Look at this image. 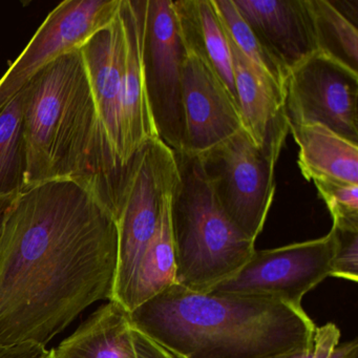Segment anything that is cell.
Instances as JSON below:
<instances>
[{
	"label": "cell",
	"mask_w": 358,
	"mask_h": 358,
	"mask_svg": "<svg viewBox=\"0 0 358 358\" xmlns=\"http://www.w3.org/2000/svg\"><path fill=\"white\" fill-rule=\"evenodd\" d=\"M118 231L92 180L24 188L0 234V347H45L87 307L112 301Z\"/></svg>",
	"instance_id": "obj_1"
},
{
	"label": "cell",
	"mask_w": 358,
	"mask_h": 358,
	"mask_svg": "<svg viewBox=\"0 0 358 358\" xmlns=\"http://www.w3.org/2000/svg\"><path fill=\"white\" fill-rule=\"evenodd\" d=\"M129 320L179 358H278L311 347L317 328L303 307L272 297L177 284L138 306Z\"/></svg>",
	"instance_id": "obj_2"
},
{
	"label": "cell",
	"mask_w": 358,
	"mask_h": 358,
	"mask_svg": "<svg viewBox=\"0 0 358 358\" xmlns=\"http://www.w3.org/2000/svg\"><path fill=\"white\" fill-rule=\"evenodd\" d=\"M24 131V188L59 179H108L116 173L80 49L56 58L26 85Z\"/></svg>",
	"instance_id": "obj_3"
},
{
	"label": "cell",
	"mask_w": 358,
	"mask_h": 358,
	"mask_svg": "<svg viewBox=\"0 0 358 358\" xmlns=\"http://www.w3.org/2000/svg\"><path fill=\"white\" fill-rule=\"evenodd\" d=\"M171 223L176 255L175 284L196 292L238 272L255 252V242L224 213L200 160L175 154Z\"/></svg>",
	"instance_id": "obj_4"
},
{
	"label": "cell",
	"mask_w": 358,
	"mask_h": 358,
	"mask_svg": "<svg viewBox=\"0 0 358 358\" xmlns=\"http://www.w3.org/2000/svg\"><path fill=\"white\" fill-rule=\"evenodd\" d=\"M175 152L158 137L146 141L104 190L118 231L112 301L131 311L144 255L156 234L165 196L177 180Z\"/></svg>",
	"instance_id": "obj_5"
},
{
	"label": "cell",
	"mask_w": 358,
	"mask_h": 358,
	"mask_svg": "<svg viewBox=\"0 0 358 358\" xmlns=\"http://www.w3.org/2000/svg\"><path fill=\"white\" fill-rule=\"evenodd\" d=\"M140 26L144 87L159 139L175 154L184 139L183 41L173 0H134Z\"/></svg>",
	"instance_id": "obj_6"
},
{
	"label": "cell",
	"mask_w": 358,
	"mask_h": 358,
	"mask_svg": "<svg viewBox=\"0 0 358 358\" xmlns=\"http://www.w3.org/2000/svg\"><path fill=\"white\" fill-rule=\"evenodd\" d=\"M282 150L259 146L242 129L198 158L230 221L255 243L275 196V166Z\"/></svg>",
	"instance_id": "obj_7"
},
{
	"label": "cell",
	"mask_w": 358,
	"mask_h": 358,
	"mask_svg": "<svg viewBox=\"0 0 358 358\" xmlns=\"http://www.w3.org/2000/svg\"><path fill=\"white\" fill-rule=\"evenodd\" d=\"M334 236L257 250L238 272L209 292L272 297L294 307L331 273Z\"/></svg>",
	"instance_id": "obj_8"
},
{
	"label": "cell",
	"mask_w": 358,
	"mask_h": 358,
	"mask_svg": "<svg viewBox=\"0 0 358 358\" xmlns=\"http://www.w3.org/2000/svg\"><path fill=\"white\" fill-rule=\"evenodd\" d=\"M288 124L318 123L358 144V73L316 51L289 72Z\"/></svg>",
	"instance_id": "obj_9"
},
{
	"label": "cell",
	"mask_w": 358,
	"mask_h": 358,
	"mask_svg": "<svg viewBox=\"0 0 358 358\" xmlns=\"http://www.w3.org/2000/svg\"><path fill=\"white\" fill-rule=\"evenodd\" d=\"M121 0H66L45 18L22 55L0 79V112L47 64L80 49L114 22Z\"/></svg>",
	"instance_id": "obj_10"
},
{
	"label": "cell",
	"mask_w": 358,
	"mask_h": 358,
	"mask_svg": "<svg viewBox=\"0 0 358 358\" xmlns=\"http://www.w3.org/2000/svg\"><path fill=\"white\" fill-rule=\"evenodd\" d=\"M184 49V139L180 152L201 158L245 127L238 103L213 69L194 50L185 45Z\"/></svg>",
	"instance_id": "obj_11"
},
{
	"label": "cell",
	"mask_w": 358,
	"mask_h": 358,
	"mask_svg": "<svg viewBox=\"0 0 358 358\" xmlns=\"http://www.w3.org/2000/svg\"><path fill=\"white\" fill-rule=\"evenodd\" d=\"M99 119L100 131L115 171L123 167V70L125 34L120 10L112 24L80 48Z\"/></svg>",
	"instance_id": "obj_12"
},
{
	"label": "cell",
	"mask_w": 358,
	"mask_h": 358,
	"mask_svg": "<svg viewBox=\"0 0 358 358\" xmlns=\"http://www.w3.org/2000/svg\"><path fill=\"white\" fill-rule=\"evenodd\" d=\"M269 55L289 74L316 52L307 0H232Z\"/></svg>",
	"instance_id": "obj_13"
},
{
	"label": "cell",
	"mask_w": 358,
	"mask_h": 358,
	"mask_svg": "<svg viewBox=\"0 0 358 358\" xmlns=\"http://www.w3.org/2000/svg\"><path fill=\"white\" fill-rule=\"evenodd\" d=\"M227 38L245 129L257 145L282 150L289 133L284 91L269 75L243 55L228 35Z\"/></svg>",
	"instance_id": "obj_14"
},
{
	"label": "cell",
	"mask_w": 358,
	"mask_h": 358,
	"mask_svg": "<svg viewBox=\"0 0 358 358\" xmlns=\"http://www.w3.org/2000/svg\"><path fill=\"white\" fill-rule=\"evenodd\" d=\"M120 16L125 34L123 70V118L124 148L123 166L131 157L152 138L158 137L152 122L144 87L140 26L134 0H121Z\"/></svg>",
	"instance_id": "obj_15"
},
{
	"label": "cell",
	"mask_w": 358,
	"mask_h": 358,
	"mask_svg": "<svg viewBox=\"0 0 358 358\" xmlns=\"http://www.w3.org/2000/svg\"><path fill=\"white\" fill-rule=\"evenodd\" d=\"M299 146L297 164L307 181L358 184V144L318 123L288 124Z\"/></svg>",
	"instance_id": "obj_16"
},
{
	"label": "cell",
	"mask_w": 358,
	"mask_h": 358,
	"mask_svg": "<svg viewBox=\"0 0 358 358\" xmlns=\"http://www.w3.org/2000/svg\"><path fill=\"white\" fill-rule=\"evenodd\" d=\"M52 352L54 358H137L129 312L108 301Z\"/></svg>",
	"instance_id": "obj_17"
},
{
	"label": "cell",
	"mask_w": 358,
	"mask_h": 358,
	"mask_svg": "<svg viewBox=\"0 0 358 358\" xmlns=\"http://www.w3.org/2000/svg\"><path fill=\"white\" fill-rule=\"evenodd\" d=\"M173 6L184 45L213 69L238 106L229 41L213 0H176Z\"/></svg>",
	"instance_id": "obj_18"
},
{
	"label": "cell",
	"mask_w": 358,
	"mask_h": 358,
	"mask_svg": "<svg viewBox=\"0 0 358 358\" xmlns=\"http://www.w3.org/2000/svg\"><path fill=\"white\" fill-rule=\"evenodd\" d=\"M171 194L173 189L165 196L156 234L144 255L131 299V311L175 284L176 255L171 223Z\"/></svg>",
	"instance_id": "obj_19"
},
{
	"label": "cell",
	"mask_w": 358,
	"mask_h": 358,
	"mask_svg": "<svg viewBox=\"0 0 358 358\" xmlns=\"http://www.w3.org/2000/svg\"><path fill=\"white\" fill-rule=\"evenodd\" d=\"M316 51L358 73L357 24L345 15L332 0H307Z\"/></svg>",
	"instance_id": "obj_20"
},
{
	"label": "cell",
	"mask_w": 358,
	"mask_h": 358,
	"mask_svg": "<svg viewBox=\"0 0 358 358\" xmlns=\"http://www.w3.org/2000/svg\"><path fill=\"white\" fill-rule=\"evenodd\" d=\"M24 99L26 87L0 112V196L18 194L24 188Z\"/></svg>",
	"instance_id": "obj_21"
},
{
	"label": "cell",
	"mask_w": 358,
	"mask_h": 358,
	"mask_svg": "<svg viewBox=\"0 0 358 358\" xmlns=\"http://www.w3.org/2000/svg\"><path fill=\"white\" fill-rule=\"evenodd\" d=\"M213 7L223 24L224 30L232 43L255 66L269 75L285 92L288 74L269 55L259 43L232 0H213Z\"/></svg>",
	"instance_id": "obj_22"
},
{
	"label": "cell",
	"mask_w": 358,
	"mask_h": 358,
	"mask_svg": "<svg viewBox=\"0 0 358 358\" xmlns=\"http://www.w3.org/2000/svg\"><path fill=\"white\" fill-rule=\"evenodd\" d=\"M314 186L332 217V227L358 229V184L316 180Z\"/></svg>",
	"instance_id": "obj_23"
},
{
	"label": "cell",
	"mask_w": 358,
	"mask_h": 358,
	"mask_svg": "<svg viewBox=\"0 0 358 358\" xmlns=\"http://www.w3.org/2000/svg\"><path fill=\"white\" fill-rule=\"evenodd\" d=\"M334 236V251L330 276L358 282V229L331 228Z\"/></svg>",
	"instance_id": "obj_24"
},
{
	"label": "cell",
	"mask_w": 358,
	"mask_h": 358,
	"mask_svg": "<svg viewBox=\"0 0 358 358\" xmlns=\"http://www.w3.org/2000/svg\"><path fill=\"white\" fill-rule=\"evenodd\" d=\"M341 331L333 322L316 328L311 347L278 358H328L331 352L338 345Z\"/></svg>",
	"instance_id": "obj_25"
},
{
	"label": "cell",
	"mask_w": 358,
	"mask_h": 358,
	"mask_svg": "<svg viewBox=\"0 0 358 358\" xmlns=\"http://www.w3.org/2000/svg\"><path fill=\"white\" fill-rule=\"evenodd\" d=\"M133 341L137 358H179L135 328H133Z\"/></svg>",
	"instance_id": "obj_26"
},
{
	"label": "cell",
	"mask_w": 358,
	"mask_h": 358,
	"mask_svg": "<svg viewBox=\"0 0 358 358\" xmlns=\"http://www.w3.org/2000/svg\"><path fill=\"white\" fill-rule=\"evenodd\" d=\"M49 350L34 343L0 347V358H43Z\"/></svg>",
	"instance_id": "obj_27"
},
{
	"label": "cell",
	"mask_w": 358,
	"mask_h": 358,
	"mask_svg": "<svg viewBox=\"0 0 358 358\" xmlns=\"http://www.w3.org/2000/svg\"><path fill=\"white\" fill-rule=\"evenodd\" d=\"M328 358H358L357 339L337 345Z\"/></svg>",
	"instance_id": "obj_28"
},
{
	"label": "cell",
	"mask_w": 358,
	"mask_h": 358,
	"mask_svg": "<svg viewBox=\"0 0 358 358\" xmlns=\"http://www.w3.org/2000/svg\"><path fill=\"white\" fill-rule=\"evenodd\" d=\"M17 194H9V196H0V234L3 229V222H5L6 215H7L8 209L13 203L14 199L16 198Z\"/></svg>",
	"instance_id": "obj_29"
},
{
	"label": "cell",
	"mask_w": 358,
	"mask_h": 358,
	"mask_svg": "<svg viewBox=\"0 0 358 358\" xmlns=\"http://www.w3.org/2000/svg\"><path fill=\"white\" fill-rule=\"evenodd\" d=\"M43 358H54L53 357V352H52V350H51V351L48 352L47 355H45V357H43Z\"/></svg>",
	"instance_id": "obj_30"
}]
</instances>
